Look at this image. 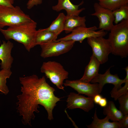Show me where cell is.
Returning a JSON list of instances; mask_svg holds the SVG:
<instances>
[{"instance_id":"obj_23","label":"cell","mask_w":128,"mask_h":128,"mask_svg":"<svg viewBox=\"0 0 128 128\" xmlns=\"http://www.w3.org/2000/svg\"><path fill=\"white\" fill-rule=\"evenodd\" d=\"M112 11L114 18V22L115 24L123 20L128 19V4Z\"/></svg>"},{"instance_id":"obj_22","label":"cell","mask_w":128,"mask_h":128,"mask_svg":"<svg viewBox=\"0 0 128 128\" xmlns=\"http://www.w3.org/2000/svg\"><path fill=\"white\" fill-rule=\"evenodd\" d=\"M12 74L10 69H2L0 71V92L6 95L9 91L6 85L7 79L10 77Z\"/></svg>"},{"instance_id":"obj_10","label":"cell","mask_w":128,"mask_h":128,"mask_svg":"<svg viewBox=\"0 0 128 128\" xmlns=\"http://www.w3.org/2000/svg\"><path fill=\"white\" fill-rule=\"evenodd\" d=\"M94 12L91 14L97 17L99 21L98 28L106 31H110L114 25V18L113 11L105 8L96 2L94 5Z\"/></svg>"},{"instance_id":"obj_12","label":"cell","mask_w":128,"mask_h":128,"mask_svg":"<svg viewBox=\"0 0 128 128\" xmlns=\"http://www.w3.org/2000/svg\"><path fill=\"white\" fill-rule=\"evenodd\" d=\"M112 67L108 69L104 73H98L90 82L91 83H98L102 90L104 85L107 83L112 84L114 85L111 91H114L122 87V84L125 82V79H120L117 74H111L110 70Z\"/></svg>"},{"instance_id":"obj_32","label":"cell","mask_w":128,"mask_h":128,"mask_svg":"<svg viewBox=\"0 0 128 128\" xmlns=\"http://www.w3.org/2000/svg\"><path fill=\"white\" fill-rule=\"evenodd\" d=\"M98 0L99 1H100L103 0Z\"/></svg>"},{"instance_id":"obj_27","label":"cell","mask_w":128,"mask_h":128,"mask_svg":"<svg viewBox=\"0 0 128 128\" xmlns=\"http://www.w3.org/2000/svg\"><path fill=\"white\" fill-rule=\"evenodd\" d=\"M120 123L121 128H128V114L123 115V117L119 122Z\"/></svg>"},{"instance_id":"obj_21","label":"cell","mask_w":128,"mask_h":128,"mask_svg":"<svg viewBox=\"0 0 128 128\" xmlns=\"http://www.w3.org/2000/svg\"><path fill=\"white\" fill-rule=\"evenodd\" d=\"M99 3L101 6L113 11L128 4V0H103Z\"/></svg>"},{"instance_id":"obj_29","label":"cell","mask_w":128,"mask_h":128,"mask_svg":"<svg viewBox=\"0 0 128 128\" xmlns=\"http://www.w3.org/2000/svg\"><path fill=\"white\" fill-rule=\"evenodd\" d=\"M107 103L106 99L105 98L102 97L99 102L98 104L101 107H104L106 105Z\"/></svg>"},{"instance_id":"obj_4","label":"cell","mask_w":128,"mask_h":128,"mask_svg":"<svg viewBox=\"0 0 128 128\" xmlns=\"http://www.w3.org/2000/svg\"><path fill=\"white\" fill-rule=\"evenodd\" d=\"M40 70L58 88L64 90V81L68 78L69 73L60 63L54 61L44 62Z\"/></svg>"},{"instance_id":"obj_11","label":"cell","mask_w":128,"mask_h":128,"mask_svg":"<svg viewBox=\"0 0 128 128\" xmlns=\"http://www.w3.org/2000/svg\"><path fill=\"white\" fill-rule=\"evenodd\" d=\"M66 101L67 108L69 109L79 108L88 112L94 106L93 98L86 97L74 92L70 93Z\"/></svg>"},{"instance_id":"obj_19","label":"cell","mask_w":128,"mask_h":128,"mask_svg":"<svg viewBox=\"0 0 128 128\" xmlns=\"http://www.w3.org/2000/svg\"><path fill=\"white\" fill-rule=\"evenodd\" d=\"M103 114L107 116L110 120L113 122H119L123 115L116 107L114 102L110 101L103 109Z\"/></svg>"},{"instance_id":"obj_24","label":"cell","mask_w":128,"mask_h":128,"mask_svg":"<svg viewBox=\"0 0 128 128\" xmlns=\"http://www.w3.org/2000/svg\"><path fill=\"white\" fill-rule=\"evenodd\" d=\"M124 69L126 72V75L124 78V85L118 90L114 91H111L110 93L111 97L115 101L119 96L128 92V66H127Z\"/></svg>"},{"instance_id":"obj_20","label":"cell","mask_w":128,"mask_h":128,"mask_svg":"<svg viewBox=\"0 0 128 128\" xmlns=\"http://www.w3.org/2000/svg\"><path fill=\"white\" fill-rule=\"evenodd\" d=\"M66 16L63 13H60L47 29L53 32L57 35L64 30Z\"/></svg>"},{"instance_id":"obj_5","label":"cell","mask_w":128,"mask_h":128,"mask_svg":"<svg viewBox=\"0 0 128 128\" xmlns=\"http://www.w3.org/2000/svg\"><path fill=\"white\" fill-rule=\"evenodd\" d=\"M31 19L19 6L11 8L0 6V29L18 24Z\"/></svg>"},{"instance_id":"obj_1","label":"cell","mask_w":128,"mask_h":128,"mask_svg":"<svg viewBox=\"0 0 128 128\" xmlns=\"http://www.w3.org/2000/svg\"><path fill=\"white\" fill-rule=\"evenodd\" d=\"M22 86L21 93L17 96V112L22 117V121L25 125L31 126V121L34 119V112H39V105L43 106L47 111L48 119L53 120V110L60 101V98L54 94L55 89L47 82L44 76L39 78L36 75L20 77Z\"/></svg>"},{"instance_id":"obj_18","label":"cell","mask_w":128,"mask_h":128,"mask_svg":"<svg viewBox=\"0 0 128 128\" xmlns=\"http://www.w3.org/2000/svg\"><path fill=\"white\" fill-rule=\"evenodd\" d=\"M58 36L55 33L48 30L46 28L39 29L37 31L36 34V46L55 41Z\"/></svg>"},{"instance_id":"obj_30","label":"cell","mask_w":128,"mask_h":128,"mask_svg":"<svg viewBox=\"0 0 128 128\" xmlns=\"http://www.w3.org/2000/svg\"><path fill=\"white\" fill-rule=\"evenodd\" d=\"M102 97V96L100 94L96 95L93 98L94 102L96 104H98L99 102Z\"/></svg>"},{"instance_id":"obj_9","label":"cell","mask_w":128,"mask_h":128,"mask_svg":"<svg viewBox=\"0 0 128 128\" xmlns=\"http://www.w3.org/2000/svg\"><path fill=\"white\" fill-rule=\"evenodd\" d=\"M65 86H69L76 91L78 94H84L93 99L96 95L100 94L102 90L98 83H91L79 79L73 80H66L64 83Z\"/></svg>"},{"instance_id":"obj_2","label":"cell","mask_w":128,"mask_h":128,"mask_svg":"<svg viewBox=\"0 0 128 128\" xmlns=\"http://www.w3.org/2000/svg\"><path fill=\"white\" fill-rule=\"evenodd\" d=\"M37 23L32 19L6 29H0V31L7 40L12 39L21 43L28 52L36 46L35 39Z\"/></svg>"},{"instance_id":"obj_28","label":"cell","mask_w":128,"mask_h":128,"mask_svg":"<svg viewBox=\"0 0 128 128\" xmlns=\"http://www.w3.org/2000/svg\"><path fill=\"white\" fill-rule=\"evenodd\" d=\"M0 6L12 8L14 6L6 0H0Z\"/></svg>"},{"instance_id":"obj_15","label":"cell","mask_w":128,"mask_h":128,"mask_svg":"<svg viewBox=\"0 0 128 128\" xmlns=\"http://www.w3.org/2000/svg\"><path fill=\"white\" fill-rule=\"evenodd\" d=\"M100 64L99 61L92 54L88 64L85 68L83 75L80 80L85 82H90L99 73Z\"/></svg>"},{"instance_id":"obj_17","label":"cell","mask_w":128,"mask_h":128,"mask_svg":"<svg viewBox=\"0 0 128 128\" xmlns=\"http://www.w3.org/2000/svg\"><path fill=\"white\" fill-rule=\"evenodd\" d=\"M86 16H66L64 30L65 33L71 32L74 29L80 27H86Z\"/></svg>"},{"instance_id":"obj_3","label":"cell","mask_w":128,"mask_h":128,"mask_svg":"<svg viewBox=\"0 0 128 128\" xmlns=\"http://www.w3.org/2000/svg\"><path fill=\"white\" fill-rule=\"evenodd\" d=\"M108 39L112 49L111 53L125 58L128 55V19L114 25L110 31Z\"/></svg>"},{"instance_id":"obj_31","label":"cell","mask_w":128,"mask_h":128,"mask_svg":"<svg viewBox=\"0 0 128 128\" xmlns=\"http://www.w3.org/2000/svg\"><path fill=\"white\" fill-rule=\"evenodd\" d=\"M8 2H9L11 4H13L14 3V0H6Z\"/></svg>"},{"instance_id":"obj_26","label":"cell","mask_w":128,"mask_h":128,"mask_svg":"<svg viewBox=\"0 0 128 128\" xmlns=\"http://www.w3.org/2000/svg\"><path fill=\"white\" fill-rule=\"evenodd\" d=\"M42 3V0H29L27 4V8L31 9L34 6L40 5Z\"/></svg>"},{"instance_id":"obj_14","label":"cell","mask_w":128,"mask_h":128,"mask_svg":"<svg viewBox=\"0 0 128 128\" xmlns=\"http://www.w3.org/2000/svg\"><path fill=\"white\" fill-rule=\"evenodd\" d=\"M83 3V1H82L79 4L75 5L73 4L70 0H58L57 5L53 6L52 9L57 12L64 9L66 12L67 16H78L85 9L84 8L79 9V6L82 5Z\"/></svg>"},{"instance_id":"obj_7","label":"cell","mask_w":128,"mask_h":128,"mask_svg":"<svg viewBox=\"0 0 128 128\" xmlns=\"http://www.w3.org/2000/svg\"><path fill=\"white\" fill-rule=\"evenodd\" d=\"M75 41L72 40H56L40 45L41 50V56L46 58L55 57L66 53L73 47Z\"/></svg>"},{"instance_id":"obj_6","label":"cell","mask_w":128,"mask_h":128,"mask_svg":"<svg viewBox=\"0 0 128 128\" xmlns=\"http://www.w3.org/2000/svg\"><path fill=\"white\" fill-rule=\"evenodd\" d=\"M87 42L91 47L92 54L99 61L101 64L107 62L112 49L108 39L103 37H90L87 38Z\"/></svg>"},{"instance_id":"obj_8","label":"cell","mask_w":128,"mask_h":128,"mask_svg":"<svg viewBox=\"0 0 128 128\" xmlns=\"http://www.w3.org/2000/svg\"><path fill=\"white\" fill-rule=\"evenodd\" d=\"M98 29L95 26L89 27H79L73 29L71 33L56 40L58 41L72 40L82 43L86 38L92 37H103L107 34V31L102 30L96 31Z\"/></svg>"},{"instance_id":"obj_13","label":"cell","mask_w":128,"mask_h":128,"mask_svg":"<svg viewBox=\"0 0 128 128\" xmlns=\"http://www.w3.org/2000/svg\"><path fill=\"white\" fill-rule=\"evenodd\" d=\"M14 46L13 43L9 40L7 42L2 41L0 46V64L1 69H10L13 62V58L11 55Z\"/></svg>"},{"instance_id":"obj_16","label":"cell","mask_w":128,"mask_h":128,"mask_svg":"<svg viewBox=\"0 0 128 128\" xmlns=\"http://www.w3.org/2000/svg\"><path fill=\"white\" fill-rule=\"evenodd\" d=\"M96 109L93 116V120L91 124L87 125L88 128H120L121 124L119 122H110L108 117L106 116L103 119H100L97 117Z\"/></svg>"},{"instance_id":"obj_25","label":"cell","mask_w":128,"mask_h":128,"mask_svg":"<svg viewBox=\"0 0 128 128\" xmlns=\"http://www.w3.org/2000/svg\"><path fill=\"white\" fill-rule=\"evenodd\" d=\"M117 100L119 104V110L123 115L128 114V92L119 96Z\"/></svg>"}]
</instances>
